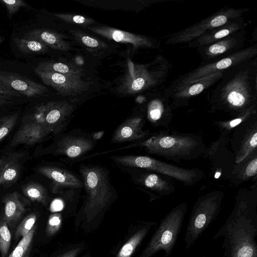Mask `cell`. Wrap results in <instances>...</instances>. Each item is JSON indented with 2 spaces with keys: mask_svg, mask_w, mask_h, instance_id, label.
Listing matches in <instances>:
<instances>
[{
  "mask_svg": "<svg viewBox=\"0 0 257 257\" xmlns=\"http://www.w3.org/2000/svg\"><path fill=\"white\" fill-rule=\"evenodd\" d=\"M52 133L48 127L31 119L18 130L10 145L14 147L21 144L33 145L41 142Z\"/></svg>",
  "mask_w": 257,
  "mask_h": 257,
  "instance_id": "cell-22",
  "label": "cell"
},
{
  "mask_svg": "<svg viewBox=\"0 0 257 257\" xmlns=\"http://www.w3.org/2000/svg\"><path fill=\"white\" fill-rule=\"evenodd\" d=\"M62 224V217L60 214H52L48 218L46 233L48 236L55 234L60 229Z\"/></svg>",
  "mask_w": 257,
  "mask_h": 257,
  "instance_id": "cell-40",
  "label": "cell"
},
{
  "mask_svg": "<svg viewBox=\"0 0 257 257\" xmlns=\"http://www.w3.org/2000/svg\"><path fill=\"white\" fill-rule=\"evenodd\" d=\"M224 72L210 75L180 87L164 97L169 100L172 99L173 104L176 106L185 105L193 96L203 92L217 83Z\"/></svg>",
  "mask_w": 257,
  "mask_h": 257,
  "instance_id": "cell-16",
  "label": "cell"
},
{
  "mask_svg": "<svg viewBox=\"0 0 257 257\" xmlns=\"http://www.w3.org/2000/svg\"><path fill=\"white\" fill-rule=\"evenodd\" d=\"M209 103L212 111H221L235 117L256 109V57L224 71L211 92Z\"/></svg>",
  "mask_w": 257,
  "mask_h": 257,
  "instance_id": "cell-1",
  "label": "cell"
},
{
  "mask_svg": "<svg viewBox=\"0 0 257 257\" xmlns=\"http://www.w3.org/2000/svg\"><path fill=\"white\" fill-rule=\"evenodd\" d=\"M61 203H58V202H56L54 203H53V206H54V207H53V208H54V209H55V210H58V209H59L60 208V207H60V206L61 207Z\"/></svg>",
  "mask_w": 257,
  "mask_h": 257,
  "instance_id": "cell-47",
  "label": "cell"
},
{
  "mask_svg": "<svg viewBox=\"0 0 257 257\" xmlns=\"http://www.w3.org/2000/svg\"><path fill=\"white\" fill-rule=\"evenodd\" d=\"M93 33L117 42L130 43L135 49L150 48L156 43L152 39L144 36L136 35L108 26L88 27Z\"/></svg>",
  "mask_w": 257,
  "mask_h": 257,
  "instance_id": "cell-20",
  "label": "cell"
},
{
  "mask_svg": "<svg viewBox=\"0 0 257 257\" xmlns=\"http://www.w3.org/2000/svg\"><path fill=\"white\" fill-rule=\"evenodd\" d=\"M34 71L44 84L52 87L63 96H75L89 88V83L79 78L36 68Z\"/></svg>",
  "mask_w": 257,
  "mask_h": 257,
  "instance_id": "cell-15",
  "label": "cell"
},
{
  "mask_svg": "<svg viewBox=\"0 0 257 257\" xmlns=\"http://www.w3.org/2000/svg\"><path fill=\"white\" fill-rule=\"evenodd\" d=\"M25 37L26 39L38 40L52 49L62 51L70 49V45L64 41L61 35L48 29H34L27 32Z\"/></svg>",
  "mask_w": 257,
  "mask_h": 257,
  "instance_id": "cell-24",
  "label": "cell"
},
{
  "mask_svg": "<svg viewBox=\"0 0 257 257\" xmlns=\"http://www.w3.org/2000/svg\"><path fill=\"white\" fill-rule=\"evenodd\" d=\"M12 235L7 222L0 216L1 257H7L11 245Z\"/></svg>",
  "mask_w": 257,
  "mask_h": 257,
  "instance_id": "cell-33",
  "label": "cell"
},
{
  "mask_svg": "<svg viewBox=\"0 0 257 257\" xmlns=\"http://www.w3.org/2000/svg\"><path fill=\"white\" fill-rule=\"evenodd\" d=\"M7 155H5L4 157H0V176L3 170V169L5 164L6 160Z\"/></svg>",
  "mask_w": 257,
  "mask_h": 257,
  "instance_id": "cell-46",
  "label": "cell"
},
{
  "mask_svg": "<svg viewBox=\"0 0 257 257\" xmlns=\"http://www.w3.org/2000/svg\"><path fill=\"white\" fill-rule=\"evenodd\" d=\"M14 41L19 50L23 54L44 53L48 50L47 46L37 40L17 38Z\"/></svg>",
  "mask_w": 257,
  "mask_h": 257,
  "instance_id": "cell-31",
  "label": "cell"
},
{
  "mask_svg": "<svg viewBox=\"0 0 257 257\" xmlns=\"http://www.w3.org/2000/svg\"><path fill=\"white\" fill-rule=\"evenodd\" d=\"M145 117L142 114L130 116L123 121L114 132L111 143L143 141L149 137V132L144 131L142 127Z\"/></svg>",
  "mask_w": 257,
  "mask_h": 257,
  "instance_id": "cell-19",
  "label": "cell"
},
{
  "mask_svg": "<svg viewBox=\"0 0 257 257\" xmlns=\"http://www.w3.org/2000/svg\"><path fill=\"white\" fill-rule=\"evenodd\" d=\"M248 23L244 22L242 17L235 19L190 42L188 47L198 48L211 44L245 29Z\"/></svg>",
  "mask_w": 257,
  "mask_h": 257,
  "instance_id": "cell-21",
  "label": "cell"
},
{
  "mask_svg": "<svg viewBox=\"0 0 257 257\" xmlns=\"http://www.w3.org/2000/svg\"><path fill=\"white\" fill-rule=\"evenodd\" d=\"M256 112V109L249 110L229 121L218 122L217 124L219 127L224 130L229 131L241 122H244L247 120L253 115L255 114Z\"/></svg>",
  "mask_w": 257,
  "mask_h": 257,
  "instance_id": "cell-39",
  "label": "cell"
},
{
  "mask_svg": "<svg viewBox=\"0 0 257 257\" xmlns=\"http://www.w3.org/2000/svg\"><path fill=\"white\" fill-rule=\"evenodd\" d=\"M80 248L76 247L67 250L58 257H76L79 254Z\"/></svg>",
  "mask_w": 257,
  "mask_h": 257,
  "instance_id": "cell-43",
  "label": "cell"
},
{
  "mask_svg": "<svg viewBox=\"0 0 257 257\" xmlns=\"http://www.w3.org/2000/svg\"><path fill=\"white\" fill-rule=\"evenodd\" d=\"M37 220V215L32 213L25 217L16 228L15 238L16 240L25 236L34 227Z\"/></svg>",
  "mask_w": 257,
  "mask_h": 257,
  "instance_id": "cell-35",
  "label": "cell"
},
{
  "mask_svg": "<svg viewBox=\"0 0 257 257\" xmlns=\"http://www.w3.org/2000/svg\"><path fill=\"white\" fill-rule=\"evenodd\" d=\"M71 32L78 41L88 48L105 49L107 47V45L104 42L86 35L81 31H71Z\"/></svg>",
  "mask_w": 257,
  "mask_h": 257,
  "instance_id": "cell-34",
  "label": "cell"
},
{
  "mask_svg": "<svg viewBox=\"0 0 257 257\" xmlns=\"http://www.w3.org/2000/svg\"><path fill=\"white\" fill-rule=\"evenodd\" d=\"M110 158L119 168L152 171L175 179L185 186L193 185L204 176L203 172L198 169H185L146 156L117 155Z\"/></svg>",
  "mask_w": 257,
  "mask_h": 257,
  "instance_id": "cell-5",
  "label": "cell"
},
{
  "mask_svg": "<svg viewBox=\"0 0 257 257\" xmlns=\"http://www.w3.org/2000/svg\"><path fill=\"white\" fill-rule=\"evenodd\" d=\"M37 171L51 181L50 186L53 193L63 195L69 191L83 188L82 179L67 169L43 166L39 167Z\"/></svg>",
  "mask_w": 257,
  "mask_h": 257,
  "instance_id": "cell-14",
  "label": "cell"
},
{
  "mask_svg": "<svg viewBox=\"0 0 257 257\" xmlns=\"http://www.w3.org/2000/svg\"><path fill=\"white\" fill-rule=\"evenodd\" d=\"M22 192L25 196L32 201L37 202L47 206L49 201V196L46 188L39 183L30 182L24 186Z\"/></svg>",
  "mask_w": 257,
  "mask_h": 257,
  "instance_id": "cell-30",
  "label": "cell"
},
{
  "mask_svg": "<svg viewBox=\"0 0 257 257\" xmlns=\"http://www.w3.org/2000/svg\"><path fill=\"white\" fill-rule=\"evenodd\" d=\"M74 110V106L68 102L50 101L36 106L31 119L48 127L56 134L67 126Z\"/></svg>",
  "mask_w": 257,
  "mask_h": 257,
  "instance_id": "cell-10",
  "label": "cell"
},
{
  "mask_svg": "<svg viewBox=\"0 0 257 257\" xmlns=\"http://www.w3.org/2000/svg\"><path fill=\"white\" fill-rule=\"evenodd\" d=\"M248 162L245 166L241 169L237 175H240L239 178L243 180L250 179L257 174V155L256 153L251 155L249 158Z\"/></svg>",
  "mask_w": 257,
  "mask_h": 257,
  "instance_id": "cell-38",
  "label": "cell"
},
{
  "mask_svg": "<svg viewBox=\"0 0 257 257\" xmlns=\"http://www.w3.org/2000/svg\"><path fill=\"white\" fill-rule=\"evenodd\" d=\"M22 155L20 153L7 155L5 164L0 176V184L7 185L17 180L20 170L19 159Z\"/></svg>",
  "mask_w": 257,
  "mask_h": 257,
  "instance_id": "cell-26",
  "label": "cell"
},
{
  "mask_svg": "<svg viewBox=\"0 0 257 257\" xmlns=\"http://www.w3.org/2000/svg\"><path fill=\"white\" fill-rule=\"evenodd\" d=\"M165 98L164 97L163 101L160 99L154 100L150 104L148 117L152 123L164 125L169 122L171 112L169 105L165 101Z\"/></svg>",
  "mask_w": 257,
  "mask_h": 257,
  "instance_id": "cell-28",
  "label": "cell"
},
{
  "mask_svg": "<svg viewBox=\"0 0 257 257\" xmlns=\"http://www.w3.org/2000/svg\"><path fill=\"white\" fill-rule=\"evenodd\" d=\"M140 147L148 154L180 162L194 159L204 155L206 148L200 138L194 135L161 132L132 144L126 148Z\"/></svg>",
  "mask_w": 257,
  "mask_h": 257,
  "instance_id": "cell-4",
  "label": "cell"
},
{
  "mask_svg": "<svg viewBox=\"0 0 257 257\" xmlns=\"http://www.w3.org/2000/svg\"><path fill=\"white\" fill-rule=\"evenodd\" d=\"M4 204L3 214L1 216L10 227H14L26 211L25 205L19 194L15 191L6 194L3 198Z\"/></svg>",
  "mask_w": 257,
  "mask_h": 257,
  "instance_id": "cell-23",
  "label": "cell"
},
{
  "mask_svg": "<svg viewBox=\"0 0 257 257\" xmlns=\"http://www.w3.org/2000/svg\"><path fill=\"white\" fill-rule=\"evenodd\" d=\"M35 225L32 229L22 238L8 257H29L33 243V239L36 230Z\"/></svg>",
  "mask_w": 257,
  "mask_h": 257,
  "instance_id": "cell-32",
  "label": "cell"
},
{
  "mask_svg": "<svg viewBox=\"0 0 257 257\" xmlns=\"http://www.w3.org/2000/svg\"><path fill=\"white\" fill-rule=\"evenodd\" d=\"M35 68L42 71H52L79 78L84 73L83 69L76 65L51 61L41 62L38 64Z\"/></svg>",
  "mask_w": 257,
  "mask_h": 257,
  "instance_id": "cell-27",
  "label": "cell"
},
{
  "mask_svg": "<svg viewBox=\"0 0 257 257\" xmlns=\"http://www.w3.org/2000/svg\"><path fill=\"white\" fill-rule=\"evenodd\" d=\"M4 38L0 37V44H1L4 41Z\"/></svg>",
  "mask_w": 257,
  "mask_h": 257,
  "instance_id": "cell-48",
  "label": "cell"
},
{
  "mask_svg": "<svg viewBox=\"0 0 257 257\" xmlns=\"http://www.w3.org/2000/svg\"><path fill=\"white\" fill-rule=\"evenodd\" d=\"M187 210L183 202L174 207L161 220L140 257H152L160 251L168 257L177 242Z\"/></svg>",
  "mask_w": 257,
  "mask_h": 257,
  "instance_id": "cell-6",
  "label": "cell"
},
{
  "mask_svg": "<svg viewBox=\"0 0 257 257\" xmlns=\"http://www.w3.org/2000/svg\"><path fill=\"white\" fill-rule=\"evenodd\" d=\"M54 16L64 22L84 27H88L89 25L95 22L92 19L78 15L57 13Z\"/></svg>",
  "mask_w": 257,
  "mask_h": 257,
  "instance_id": "cell-36",
  "label": "cell"
},
{
  "mask_svg": "<svg viewBox=\"0 0 257 257\" xmlns=\"http://www.w3.org/2000/svg\"><path fill=\"white\" fill-rule=\"evenodd\" d=\"M10 97L0 95V107L8 103Z\"/></svg>",
  "mask_w": 257,
  "mask_h": 257,
  "instance_id": "cell-45",
  "label": "cell"
},
{
  "mask_svg": "<svg viewBox=\"0 0 257 257\" xmlns=\"http://www.w3.org/2000/svg\"><path fill=\"white\" fill-rule=\"evenodd\" d=\"M85 191L82 213L90 221L105 210L117 198L111 184L110 171L100 165L80 164L79 168Z\"/></svg>",
  "mask_w": 257,
  "mask_h": 257,
  "instance_id": "cell-3",
  "label": "cell"
},
{
  "mask_svg": "<svg viewBox=\"0 0 257 257\" xmlns=\"http://www.w3.org/2000/svg\"><path fill=\"white\" fill-rule=\"evenodd\" d=\"M156 224L157 223L155 222L146 223L143 227L138 230L122 246L116 257H131L151 227Z\"/></svg>",
  "mask_w": 257,
  "mask_h": 257,
  "instance_id": "cell-29",
  "label": "cell"
},
{
  "mask_svg": "<svg viewBox=\"0 0 257 257\" xmlns=\"http://www.w3.org/2000/svg\"><path fill=\"white\" fill-rule=\"evenodd\" d=\"M0 95L8 97H21V95L0 81Z\"/></svg>",
  "mask_w": 257,
  "mask_h": 257,
  "instance_id": "cell-42",
  "label": "cell"
},
{
  "mask_svg": "<svg viewBox=\"0 0 257 257\" xmlns=\"http://www.w3.org/2000/svg\"><path fill=\"white\" fill-rule=\"evenodd\" d=\"M104 131H100L93 133L91 135L92 138L95 141L100 139L103 136Z\"/></svg>",
  "mask_w": 257,
  "mask_h": 257,
  "instance_id": "cell-44",
  "label": "cell"
},
{
  "mask_svg": "<svg viewBox=\"0 0 257 257\" xmlns=\"http://www.w3.org/2000/svg\"><path fill=\"white\" fill-rule=\"evenodd\" d=\"M18 118L17 113L3 116L0 117V142L11 131Z\"/></svg>",
  "mask_w": 257,
  "mask_h": 257,
  "instance_id": "cell-37",
  "label": "cell"
},
{
  "mask_svg": "<svg viewBox=\"0 0 257 257\" xmlns=\"http://www.w3.org/2000/svg\"><path fill=\"white\" fill-rule=\"evenodd\" d=\"M168 71L167 61L154 72L149 71L145 66L136 65L133 72H130L124 80L121 89L129 94L139 92L164 81Z\"/></svg>",
  "mask_w": 257,
  "mask_h": 257,
  "instance_id": "cell-11",
  "label": "cell"
},
{
  "mask_svg": "<svg viewBox=\"0 0 257 257\" xmlns=\"http://www.w3.org/2000/svg\"><path fill=\"white\" fill-rule=\"evenodd\" d=\"M245 29L211 44L197 48L203 62H208L218 60L229 56L242 47L245 40Z\"/></svg>",
  "mask_w": 257,
  "mask_h": 257,
  "instance_id": "cell-12",
  "label": "cell"
},
{
  "mask_svg": "<svg viewBox=\"0 0 257 257\" xmlns=\"http://www.w3.org/2000/svg\"><path fill=\"white\" fill-rule=\"evenodd\" d=\"M96 144V141L92 138L91 135L89 138L66 134L58 141L54 154L69 159H77L92 150Z\"/></svg>",
  "mask_w": 257,
  "mask_h": 257,
  "instance_id": "cell-17",
  "label": "cell"
},
{
  "mask_svg": "<svg viewBox=\"0 0 257 257\" xmlns=\"http://www.w3.org/2000/svg\"><path fill=\"white\" fill-rule=\"evenodd\" d=\"M132 181L144 191L154 192L159 195H168L174 191L172 183L164 175L143 169L123 168Z\"/></svg>",
  "mask_w": 257,
  "mask_h": 257,
  "instance_id": "cell-13",
  "label": "cell"
},
{
  "mask_svg": "<svg viewBox=\"0 0 257 257\" xmlns=\"http://www.w3.org/2000/svg\"><path fill=\"white\" fill-rule=\"evenodd\" d=\"M248 11L247 8H223L196 24L170 35L166 43L176 44L189 43L232 20L242 17L243 14Z\"/></svg>",
  "mask_w": 257,
  "mask_h": 257,
  "instance_id": "cell-9",
  "label": "cell"
},
{
  "mask_svg": "<svg viewBox=\"0 0 257 257\" xmlns=\"http://www.w3.org/2000/svg\"><path fill=\"white\" fill-rule=\"evenodd\" d=\"M256 55L257 45L255 44L243 48L223 58L208 62H202L196 68L180 76L173 81L171 85L165 89L164 96L180 87L210 75L223 72L240 62L253 59L256 57Z\"/></svg>",
  "mask_w": 257,
  "mask_h": 257,
  "instance_id": "cell-8",
  "label": "cell"
},
{
  "mask_svg": "<svg viewBox=\"0 0 257 257\" xmlns=\"http://www.w3.org/2000/svg\"><path fill=\"white\" fill-rule=\"evenodd\" d=\"M223 196L222 192L213 191L198 199L193 206L186 227L184 236L186 248H190L217 218Z\"/></svg>",
  "mask_w": 257,
  "mask_h": 257,
  "instance_id": "cell-7",
  "label": "cell"
},
{
  "mask_svg": "<svg viewBox=\"0 0 257 257\" xmlns=\"http://www.w3.org/2000/svg\"><path fill=\"white\" fill-rule=\"evenodd\" d=\"M0 2L5 6L9 17H12L21 7L27 6L26 2L22 0H1Z\"/></svg>",
  "mask_w": 257,
  "mask_h": 257,
  "instance_id": "cell-41",
  "label": "cell"
},
{
  "mask_svg": "<svg viewBox=\"0 0 257 257\" xmlns=\"http://www.w3.org/2000/svg\"><path fill=\"white\" fill-rule=\"evenodd\" d=\"M256 207V193L239 191L232 213L213 237H223L224 257H257Z\"/></svg>",
  "mask_w": 257,
  "mask_h": 257,
  "instance_id": "cell-2",
  "label": "cell"
},
{
  "mask_svg": "<svg viewBox=\"0 0 257 257\" xmlns=\"http://www.w3.org/2000/svg\"><path fill=\"white\" fill-rule=\"evenodd\" d=\"M256 145L257 126L255 121L245 132L243 139L241 140L240 145L235 153V163L237 164L240 163L256 153Z\"/></svg>",
  "mask_w": 257,
  "mask_h": 257,
  "instance_id": "cell-25",
  "label": "cell"
},
{
  "mask_svg": "<svg viewBox=\"0 0 257 257\" xmlns=\"http://www.w3.org/2000/svg\"><path fill=\"white\" fill-rule=\"evenodd\" d=\"M0 81L27 97L41 96L48 91L46 86L18 73L0 71Z\"/></svg>",
  "mask_w": 257,
  "mask_h": 257,
  "instance_id": "cell-18",
  "label": "cell"
}]
</instances>
